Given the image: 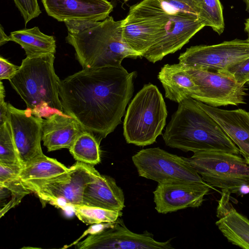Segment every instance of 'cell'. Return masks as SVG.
Masks as SVG:
<instances>
[{"mask_svg": "<svg viewBox=\"0 0 249 249\" xmlns=\"http://www.w3.org/2000/svg\"><path fill=\"white\" fill-rule=\"evenodd\" d=\"M10 41L9 36H8L5 33L4 29L1 25L0 27V46L6 44Z\"/></svg>", "mask_w": 249, "mask_h": 249, "instance_id": "cell-36", "label": "cell"}, {"mask_svg": "<svg viewBox=\"0 0 249 249\" xmlns=\"http://www.w3.org/2000/svg\"><path fill=\"white\" fill-rule=\"evenodd\" d=\"M215 222L220 231L231 244L249 249V220L231 204Z\"/></svg>", "mask_w": 249, "mask_h": 249, "instance_id": "cell-21", "label": "cell"}, {"mask_svg": "<svg viewBox=\"0 0 249 249\" xmlns=\"http://www.w3.org/2000/svg\"><path fill=\"white\" fill-rule=\"evenodd\" d=\"M0 217L18 205L27 195L32 193L18 178L0 183Z\"/></svg>", "mask_w": 249, "mask_h": 249, "instance_id": "cell-26", "label": "cell"}, {"mask_svg": "<svg viewBox=\"0 0 249 249\" xmlns=\"http://www.w3.org/2000/svg\"><path fill=\"white\" fill-rule=\"evenodd\" d=\"M123 19L108 16L95 26L76 34L68 33L67 43L73 47L83 69L119 67L125 58L142 57L125 42Z\"/></svg>", "mask_w": 249, "mask_h": 249, "instance_id": "cell-4", "label": "cell"}, {"mask_svg": "<svg viewBox=\"0 0 249 249\" xmlns=\"http://www.w3.org/2000/svg\"><path fill=\"white\" fill-rule=\"evenodd\" d=\"M101 174L93 165L77 161L68 172L55 177L42 180L22 181L39 198L43 205L53 203L58 206L82 204L86 185Z\"/></svg>", "mask_w": 249, "mask_h": 249, "instance_id": "cell-6", "label": "cell"}, {"mask_svg": "<svg viewBox=\"0 0 249 249\" xmlns=\"http://www.w3.org/2000/svg\"><path fill=\"white\" fill-rule=\"evenodd\" d=\"M8 107V119L22 167L44 155L41 147L43 119L33 114L27 108L19 109L10 103Z\"/></svg>", "mask_w": 249, "mask_h": 249, "instance_id": "cell-14", "label": "cell"}, {"mask_svg": "<svg viewBox=\"0 0 249 249\" xmlns=\"http://www.w3.org/2000/svg\"><path fill=\"white\" fill-rule=\"evenodd\" d=\"M168 15L159 0H143L132 5L123 19L124 41L142 57L164 27Z\"/></svg>", "mask_w": 249, "mask_h": 249, "instance_id": "cell-8", "label": "cell"}, {"mask_svg": "<svg viewBox=\"0 0 249 249\" xmlns=\"http://www.w3.org/2000/svg\"><path fill=\"white\" fill-rule=\"evenodd\" d=\"M54 59L52 53L26 56L9 80L32 114L45 119L64 112L59 96L61 80L55 72Z\"/></svg>", "mask_w": 249, "mask_h": 249, "instance_id": "cell-3", "label": "cell"}, {"mask_svg": "<svg viewBox=\"0 0 249 249\" xmlns=\"http://www.w3.org/2000/svg\"><path fill=\"white\" fill-rule=\"evenodd\" d=\"M169 14L180 13L198 18L202 0H159Z\"/></svg>", "mask_w": 249, "mask_h": 249, "instance_id": "cell-29", "label": "cell"}, {"mask_svg": "<svg viewBox=\"0 0 249 249\" xmlns=\"http://www.w3.org/2000/svg\"><path fill=\"white\" fill-rule=\"evenodd\" d=\"M21 168L18 164L0 162V183L18 178Z\"/></svg>", "mask_w": 249, "mask_h": 249, "instance_id": "cell-33", "label": "cell"}, {"mask_svg": "<svg viewBox=\"0 0 249 249\" xmlns=\"http://www.w3.org/2000/svg\"><path fill=\"white\" fill-rule=\"evenodd\" d=\"M244 30L247 34V39L249 41V18L246 19L244 23Z\"/></svg>", "mask_w": 249, "mask_h": 249, "instance_id": "cell-38", "label": "cell"}, {"mask_svg": "<svg viewBox=\"0 0 249 249\" xmlns=\"http://www.w3.org/2000/svg\"><path fill=\"white\" fill-rule=\"evenodd\" d=\"M100 141L93 133L84 130L69 149V151L77 161L96 165L101 161Z\"/></svg>", "mask_w": 249, "mask_h": 249, "instance_id": "cell-24", "label": "cell"}, {"mask_svg": "<svg viewBox=\"0 0 249 249\" xmlns=\"http://www.w3.org/2000/svg\"><path fill=\"white\" fill-rule=\"evenodd\" d=\"M162 137L167 146L184 152L240 153L217 122L192 98L178 103Z\"/></svg>", "mask_w": 249, "mask_h": 249, "instance_id": "cell-2", "label": "cell"}, {"mask_svg": "<svg viewBox=\"0 0 249 249\" xmlns=\"http://www.w3.org/2000/svg\"><path fill=\"white\" fill-rule=\"evenodd\" d=\"M124 0V1H128L129 0Z\"/></svg>", "mask_w": 249, "mask_h": 249, "instance_id": "cell-40", "label": "cell"}, {"mask_svg": "<svg viewBox=\"0 0 249 249\" xmlns=\"http://www.w3.org/2000/svg\"><path fill=\"white\" fill-rule=\"evenodd\" d=\"M248 58L249 41L236 38L214 45L191 46L179 55L178 60L186 67L217 71Z\"/></svg>", "mask_w": 249, "mask_h": 249, "instance_id": "cell-10", "label": "cell"}, {"mask_svg": "<svg viewBox=\"0 0 249 249\" xmlns=\"http://www.w3.org/2000/svg\"><path fill=\"white\" fill-rule=\"evenodd\" d=\"M139 176L158 183L193 182L205 183L184 157L159 147L142 149L132 157Z\"/></svg>", "mask_w": 249, "mask_h": 249, "instance_id": "cell-9", "label": "cell"}, {"mask_svg": "<svg viewBox=\"0 0 249 249\" xmlns=\"http://www.w3.org/2000/svg\"><path fill=\"white\" fill-rule=\"evenodd\" d=\"M5 90L2 82L0 84V125L8 120V103L5 102Z\"/></svg>", "mask_w": 249, "mask_h": 249, "instance_id": "cell-35", "label": "cell"}, {"mask_svg": "<svg viewBox=\"0 0 249 249\" xmlns=\"http://www.w3.org/2000/svg\"><path fill=\"white\" fill-rule=\"evenodd\" d=\"M196 101L217 122L249 162V112L241 108L225 110Z\"/></svg>", "mask_w": 249, "mask_h": 249, "instance_id": "cell-17", "label": "cell"}, {"mask_svg": "<svg viewBox=\"0 0 249 249\" xmlns=\"http://www.w3.org/2000/svg\"><path fill=\"white\" fill-rule=\"evenodd\" d=\"M198 18L205 27H210L219 35L223 33L225 23L220 0H202Z\"/></svg>", "mask_w": 249, "mask_h": 249, "instance_id": "cell-27", "label": "cell"}, {"mask_svg": "<svg viewBox=\"0 0 249 249\" xmlns=\"http://www.w3.org/2000/svg\"><path fill=\"white\" fill-rule=\"evenodd\" d=\"M249 85V81L247 83Z\"/></svg>", "mask_w": 249, "mask_h": 249, "instance_id": "cell-41", "label": "cell"}, {"mask_svg": "<svg viewBox=\"0 0 249 249\" xmlns=\"http://www.w3.org/2000/svg\"><path fill=\"white\" fill-rule=\"evenodd\" d=\"M167 111L161 93L149 83L136 94L127 107L123 124L127 143L144 146L154 143L162 134Z\"/></svg>", "mask_w": 249, "mask_h": 249, "instance_id": "cell-5", "label": "cell"}, {"mask_svg": "<svg viewBox=\"0 0 249 249\" xmlns=\"http://www.w3.org/2000/svg\"><path fill=\"white\" fill-rule=\"evenodd\" d=\"M184 159L213 189L217 187L233 193L242 185H249V162L239 155L199 151Z\"/></svg>", "mask_w": 249, "mask_h": 249, "instance_id": "cell-7", "label": "cell"}, {"mask_svg": "<svg viewBox=\"0 0 249 249\" xmlns=\"http://www.w3.org/2000/svg\"><path fill=\"white\" fill-rule=\"evenodd\" d=\"M135 74L121 66L82 69L68 76L59 91L64 112L84 130L106 138L122 123Z\"/></svg>", "mask_w": 249, "mask_h": 249, "instance_id": "cell-1", "label": "cell"}, {"mask_svg": "<svg viewBox=\"0 0 249 249\" xmlns=\"http://www.w3.org/2000/svg\"><path fill=\"white\" fill-rule=\"evenodd\" d=\"M82 205L122 211L124 207V194L113 178L100 175L86 185Z\"/></svg>", "mask_w": 249, "mask_h": 249, "instance_id": "cell-19", "label": "cell"}, {"mask_svg": "<svg viewBox=\"0 0 249 249\" xmlns=\"http://www.w3.org/2000/svg\"><path fill=\"white\" fill-rule=\"evenodd\" d=\"M0 80H10L17 72L19 67L10 63L7 59L0 57Z\"/></svg>", "mask_w": 249, "mask_h": 249, "instance_id": "cell-34", "label": "cell"}, {"mask_svg": "<svg viewBox=\"0 0 249 249\" xmlns=\"http://www.w3.org/2000/svg\"><path fill=\"white\" fill-rule=\"evenodd\" d=\"M99 21L88 19H75L64 21L68 33L76 34L96 25Z\"/></svg>", "mask_w": 249, "mask_h": 249, "instance_id": "cell-32", "label": "cell"}, {"mask_svg": "<svg viewBox=\"0 0 249 249\" xmlns=\"http://www.w3.org/2000/svg\"><path fill=\"white\" fill-rule=\"evenodd\" d=\"M0 162L21 166L8 119L0 125Z\"/></svg>", "mask_w": 249, "mask_h": 249, "instance_id": "cell-28", "label": "cell"}, {"mask_svg": "<svg viewBox=\"0 0 249 249\" xmlns=\"http://www.w3.org/2000/svg\"><path fill=\"white\" fill-rule=\"evenodd\" d=\"M119 218L104 227L93 232L84 240L74 245L77 249H173L170 239L156 241L153 235L144 231L136 233L130 231Z\"/></svg>", "mask_w": 249, "mask_h": 249, "instance_id": "cell-12", "label": "cell"}, {"mask_svg": "<svg viewBox=\"0 0 249 249\" xmlns=\"http://www.w3.org/2000/svg\"><path fill=\"white\" fill-rule=\"evenodd\" d=\"M210 188L207 183L172 182L158 183L153 192L156 211L167 213L200 206Z\"/></svg>", "mask_w": 249, "mask_h": 249, "instance_id": "cell-15", "label": "cell"}, {"mask_svg": "<svg viewBox=\"0 0 249 249\" xmlns=\"http://www.w3.org/2000/svg\"><path fill=\"white\" fill-rule=\"evenodd\" d=\"M223 71L232 75L238 83L246 84L249 81V58L231 66Z\"/></svg>", "mask_w": 249, "mask_h": 249, "instance_id": "cell-31", "label": "cell"}, {"mask_svg": "<svg viewBox=\"0 0 249 249\" xmlns=\"http://www.w3.org/2000/svg\"><path fill=\"white\" fill-rule=\"evenodd\" d=\"M204 27L198 18L180 13H168L164 27L142 57L154 63L159 61L180 50Z\"/></svg>", "mask_w": 249, "mask_h": 249, "instance_id": "cell-13", "label": "cell"}, {"mask_svg": "<svg viewBox=\"0 0 249 249\" xmlns=\"http://www.w3.org/2000/svg\"><path fill=\"white\" fill-rule=\"evenodd\" d=\"M238 192L242 195H247L249 193V185L243 184L239 189Z\"/></svg>", "mask_w": 249, "mask_h": 249, "instance_id": "cell-37", "label": "cell"}, {"mask_svg": "<svg viewBox=\"0 0 249 249\" xmlns=\"http://www.w3.org/2000/svg\"><path fill=\"white\" fill-rule=\"evenodd\" d=\"M158 77L164 89L165 97L178 103L192 98L199 91L191 75L180 63L165 64L161 68Z\"/></svg>", "mask_w": 249, "mask_h": 249, "instance_id": "cell-20", "label": "cell"}, {"mask_svg": "<svg viewBox=\"0 0 249 249\" xmlns=\"http://www.w3.org/2000/svg\"><path fill=\"white\" fill-rule=\"evenodd\" d=\"M84 130L72 117L65 112L43 119L42 141L48 152L69 149Z\"/></svg>", "mask_w": 249, "mask_h": 249, "instance_id": "cell-18", "label": "cell"}, {"mask_svg": "<svg viewBox=\"0 0 249 249\" xmlns=\"http://www.w3.org/2000/svg\"><path fill=\"white\" fill-rule=\"evenodd\" d=\"M72 206L77 217L87 225L112 223L123 214L122 211L110 210L82 204Z\"/></svg>", "mask_w": 249, "mask_h": 249, "instance_id": "cell-25", "label": "cell"}, {"mask_svg": "<svg viewBox=\"0 0 249 249\" xmlns=\"http://www.w3.org/2000/svg\"><path fill=\"white\" fill-rule=\"evenodd\" d=\"M9 37L10 41L24 49L27 57L47 53L54 54L56 52L54 36L44 34L36 26L12 32Z\"/></svg>", "mask_w": 249, "mask_h": 249, "instance_id": "cell-22", "label": "cell"}, {"mask_svg": "<svg viewBox=\"0 0 249 249\" xmlns=\"http://www.w3.org/2000/svg\"><path fill=\"white\" fill-rule=\"evenodd\" d=\"M70 168L45 155L23 166L18 175L22 181L51 178L68 172Z\"/></svg>", "mask_w": 249, "mask_h": 249, "instance_id": "cell-23", "label": "cell"}, {"mask_svg": "<svg viewBox=\"0 0 249 249\" xmlns=\"http://www.w3.org/2000/svg\"><path fill=\"white\" fill-rule=\"evenodd\" d=\"M48 16L58 21L88 19L100 21L113 11L107 0H41Z\"/></svg>", "mask_w": 249, "mask_h": 249, "instance_id": "cell-16", "label": "cell"}, {"mask_svg": "<svg viewBox=\"0 0 249 249\" xmlns=\"http://www.w3.org/2000/svg\"><path fill=\"white\" fill-rule=\"evenodd\" d=\"M184 67L199 88L192 98L214 107L246 104L245 84L238 83L232 75Z\"/></svg>", "mask_w": 249, "mask_h": 249, "instance_id": "cell-11", "label": "cell"}, {"mask_svg": "<svg viewBox=\"0 0 249 249\" xmlns=\"http://www.w3.org/2000/svg\"><path fill=\"white\" fill-rule=\"evenodd\" d=\"M22 16L25 26L41 13L37 0H13Z\"/></svg>", "mask_w": 249, "mask_h": 249, "instance_id": "cell-30", "label": "cell"}, {"mask_svg": "<svg viewBox=\"0 0 249 249\" xmlns=\"http://www.w3.org/2000/svg\"><path fill=\"white\" fill-rule=\"evenodd\" d=\"M246 4V11L249 13V0H243Z\"/></svg>", "mask_w": 249, "mask_h": 249, "instance_id": "cell-39", "label": "cell"}]
</instances>
